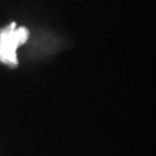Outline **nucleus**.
Segmentation results:
<instances>
[{"label": "nucleus", "mask_w": 156, "mask_h": 156, "mask_svg": "<svg viewBox=\"0 0 156 156\" xmlns=\"http://www.w3.org/2000/svg\"><path fill=\"white\" fill-rule=\"evenodd\" d=\"M29 37V31L24 27L16 28L15 23L9 24L0 31V62L8 66H16V50L24 44Z\"/></svg>", "instance_id": "nucleus-1"}]
</instances>
